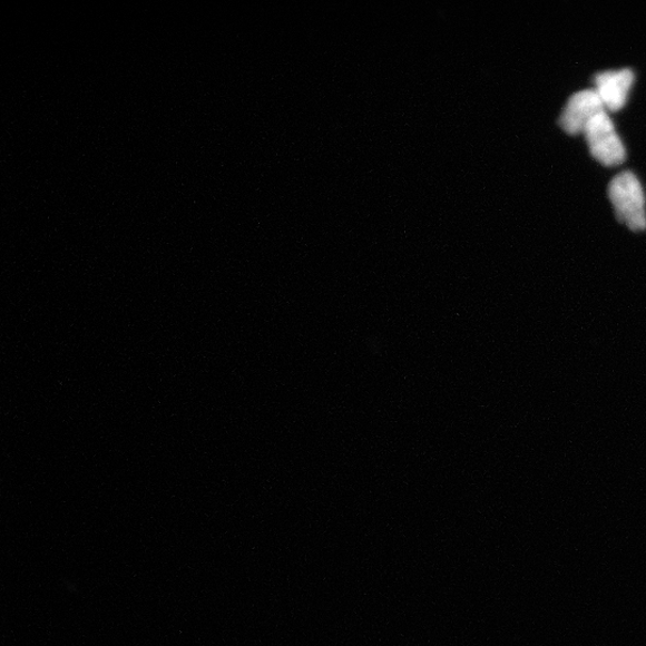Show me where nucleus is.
<instances>
[{
    "instance_id": "obj_2",
    "label": "nucleus",
    "mask_w": 646,
    "mask_h": 646,
    "mask_svg": "<svg viewBox=\"0 0 646 646\" xmlns=\"http://www.w3.org/2000/svg\"><path fill=\"white\" fill-rule=\"evenodd\" d=\"M590 154L606 167L624 164L626 149L606 110L595 116L584 131Z\"/></svg>"
},
{
    "instance_id": "obj_1",
    "label": "nucleus",
    "mask_w": 646,
    "mask_h": 646,
    "mask_svg": "<svg viewBox=\"0 0 646 646\" xmlns=\"http://www.w3.org/2000/svg\"><path fill=\"white\" fill-rule=\"evenodd\" d=\"M608 196L620 222L634 232L646 229L645 194L635 173L624 170L614 176Z\"/></svg>"
},
{
    "instance_id": "obj_4",
    "label": "nucleus",
    "mask_w": 646,
    "mask_h": 646,
    "mask_svg": "<svg viewBox=\"0 0 646 646\" xmlns=\"http://www.w3.org/2000/svg\"><path fill=\"white\" fill-rule=\"evenodd\" d=\"M634 82L635 74L632 69L604 71L594 77L596 92L611 111L620 110L625 106Z\"/></svg>"
},
{
    "instance_id": "obj_3",
    "label": "nucleus",
    "mask_w": 646,
    "mask_h": 646,
    "mask_svg": "<svg viewBox=\"0 0 646 646\" xmlns=\"http://www.w3.org/2000/svg\"><path fill=\"white\" fill-rule=\"evenodd\" d=\"M605 110L601 97L595 89L580 90L570 96L559 118V125L568 135L584 134L587 124Z\"/></svg>"
}]
</instances>
